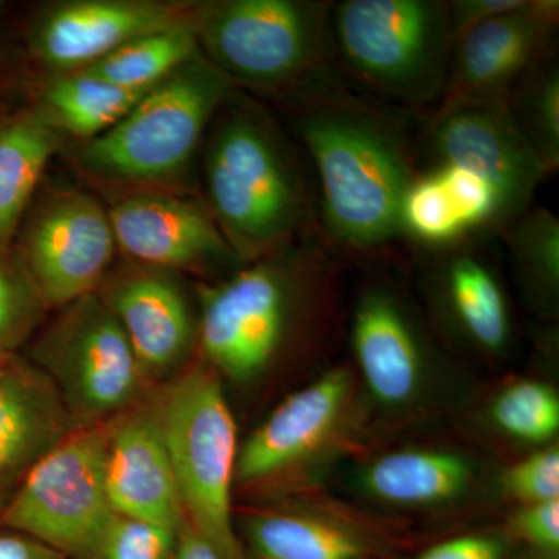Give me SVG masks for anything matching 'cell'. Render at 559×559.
<instances>
[{"label": "cell", "mask_w": 559, "mask_h": 559, "mask_svg": "<svg viewBox=\"0 0 559 559\" xmlns=\"http://www.w3.org/2000/svg\"><path fill=\"white\" fill-rule=\"evenodd\" d=\"M297 134L314 171L326 245L360 255L401 238L400 209L418 175L403 124L340 81L297 98Z\"/></svg>", "instance_id": "1"}, {"label": "cell", "mask_w": 559, "mask_h": 559, "mask_svg": "<svg viewBox=\"0 0 559 559\" xmlns=\"http://www.w3.org/2000/svg\"><path fill=\"white\" fill-rule=\"evenodd\" d=\"M210 134L205 205L235 255L252 263L318 230L299 160L266 114L237 102Z\"/></svg>", "instance_id": "2"}, {"label": "cell", "mask_w": 559, "mask_h": 559, "mask_svg": "<svg viewBox=\"0 0 559 559\" xmlns=\"http://www.w3.org/2000/svg\"><path fill=\"white\" fill-rule=\"evenodd\" d=\"M331 9L333 2L320 0L200 2L193 17L198 47L231 86L300 98L340 81Z\"/></svg>", "instance_id": "3"}, {"label": "cell", "mask_w": 559, "mask_h": 559, "mask_svg": "<svg viewBox=\"0 0 559 559\" xmlns=\"http://www.w3.org/2000/svg\"><path fill=\"white\" fill-rule=\"evenodd\" d=\"M231 90L200 51L146 92L116 127L80 143L76 168L102 187L178 190Z\"/></svg>", "instance_id": "4"}, {"label": "cell", "mask_w": 559, "mask_h": 559, "mask_svg": "<svg viewBox=\"0 0 559 559\" xmlns=\"http://www.w3.org/2000/svg\"><path fill=\"white\" fill-rule=\"evenodd\" d=\"M326 248L316 230L200 289L198 341L213 370L248 381L271 366L325 267Z\"/></svg>", "instance_id": "5"}, {"label": "cell", "mask_w": 559, "mask_h": 559, "mask_svg": "<svg viewBox=\"0 0 559 559\" xmlns=\"http://www.w3.org/2000/svg\"><path fill=\"white\" fill-rule=\"evenodd\" d=\"M334 61L407 108L443 100L454 33L444 0H344L331 9Z\"/></svg>", "instance_id": "6"}, {"label": "cell", "mask_w": 559, "mask_h": 559, "mask_svg": "<svg viewBox=\"0 0 559 559\" xmlns=\"http://www.w3.org/2000/svg\"><path fill=\"white\" fill-rule=\"evenodd\" d=\"M187 521L231 559H245L231 524V481L238 440L234 415L215 370L180 373L154 407Z\"/></svg>", "instance_id": "7"}, {"label": "cell", "mask_w": 559, "mask_h": 559, "mask_svg": "<svg viewBox=\"0 0 559 559\" xmlns=\"http://www.w3.org/2000/svg\"><path fill=\"white\" fill-rule=\"evenodd\" d=\"M28 360L53 382L79 428L130 411L146 380L119 320L97 293L62 307L33 342Z\"/></svg>", "instance_id": "8"}, {"label": "cell", "mask_w": 559, "mask_h": 559, "mask_svg": "<svg viewBox=\"0 0 559 559\" xmlns=\"http://www.w3.org/2000/svg\"><path fill=\"white\" fill-rule=\"evenodd\" d=\"M110 421L79 428L50 451L0 516L13 530L60 551L86 559L116 516L106 489Z\"/></svg>", "instance_id": "9"}, {"label": "cell", "mask_w": 559, "mask_h": 559, "mask_svg": "<svg viewBox=\"0 0 559 559\" xmlns=\"http://www.w3.org/2000/svg\"><path fill=\"white\" fill-rule=\"evenodd\" d=\"M117 252L105 204L73 187L33 200L13 246L47 308L97 293Z\"/></svg>", "instance_id": "10"}, {"label": "cell", "mask_w": 559, "mask_h": 559, "mask_svg": "<svg viewBox=\"0 0 559 559\" xmlns=\"http://www.w3.org/2000/svg\"><path fill=\"white\" fill-rule=\"evenodd\" d=\"M425 142L436 165L465 168L495 187L502 229L530 210L551 175L502 102L443 98L426 124Z\"/></svg>", "instance_id": "11"}, {"label": "cell", "mask_w": 559, "mask_h": 559, "mask_svg": "<svg viewBox=\"0 0 559 559\" xmlns=\"http://www.w3.org/2000/svg\"><path fill=\"white\" fill-rule=\"evenodd\" d=\"M117 250L157 270H207L242 263L204 201L178 190L102 187ZM246 264V263H242Z\"/></svg>", "instance_id": "12"}, {"label": "cell", "mask_w": 559, "mask_h": 559, "mask_svg": "<svg viewBox=\"0 0 559 559\" xmlns=\"http://www.w3.org/2000/svg\"><path fill=\"white\" fill-rule=\"evenodd\" d=\"M194 2L164 0H73L44 11L33 24L31 49L62 73L95 64L124 44L190 21Z\"/></svg>", "instance_id": "13"}, {"label": "cell", "mask_w": 559, "mask_h": 559, "mask_svg": "<svg viewBox=\"0 0 559 559\" xmlns=\"http://www.w3.org/2000/svg\"><path fill=\"white\" fill-rule=\"evenodd\" d=\"M559 22L557 0H525L471 28L452 47L443 98L506 103L511 91L554 53Z\"/></svg>", "instance_id": "14"}, {"label": "cell", "mask_w": 559, "mask_h": 559, "mask_svg": "<svg viewBox=\"0 0 559 559\" xmlns=\"http://www.w3.org/2000/svg\"><path fill=\"white\" fill-rule=\"evenodd\" d=\"M97 294L119 320L145 378L171 373L190 355L198 320L171 271L127 260L112 266Z\"/></svg>", "instance_id": "15"}, {"label": "cell", "mask_w": 559, "mask_h": 559, "mask_svg": "<svg viewBox=\"0 0 559 559\" xmlns=\"http://www.w3.org/2000/svg\"><path fill=\"white\" fill-rule=\"evenodd\" d=\"M106 489L114 513L179 532L186 510L156 412L131 409L110 421Z\"/></svg>", "instance_id": "16"}, {"label": "cell", "mask_w": 559, "mask_h": 559, "mask_svg": "<svg viewBox=\"0 0 559 559\" xmlns=\"http://www.w3.org/2000/svg\"><path fill=\"white\" fill-rule=\"evenodd\" d=\"M75 425L50 378L16 356L0 377V516L28 474Z\"/></svg>", "instance_id": "17"}, {"label": "cell", "mask_w": 559, "mask_h": 559, "mask_svg": "<svg viewBox=\"0 0 559 559\" xmlns=\"http://www.w3.org/2000/svg\"><path fill=\"white\" fill-rule=\"evenodd\" d=\"M349 377L331 370L297 390L272 412L238 452L235 477L242 484L270 479L318 452L340 426Z\"/></svg>", "instance_id": "18"}, {"label": "cell", "mask_w": 559, "mask_h": 559, "mask_svg": "<svg viewBox=\"0 0 559 559\" xmlns=\"http://www.w3.org/2000/svg\"><path fill=\"white\" fill-rule=\"evenodd\" d=\"M401 237L447 250L473 231L502 229L498 191L476 173L437 164L412 180L400 209Z\"/></svg>", "instance_id": "19"}, {"label": "cell", "mask_w": 559, "mask_h": 559, "mask_svg": "<svg viewBox=\"0 0 559 559\" xmlns=\"http://www.w3.org/2000/svg\"><path fill=\"white\" fill-rule=\"evenodd\" d=\"M353 349L364 380L381 403L400 406L414 399L425 370L417 329L389 290L369 289L356 307Z\"/></svg>", "instance_id": "20"}, {"label": "cell", "mask_w": 559, "mask_h": 559, "mask_svg": "<svg viewBox=\"0 0 559 559\" xmlns=\"http://www.w3.org/2000/svg\"><path fill=\"white\" fill-rule=\"evenodd\" d=\"M62 140L36 106L0 120V255L13 252L22 221Z\"/></svg>", "instance_id": "21"}, {"label": "cell", "mask_w": 559, "mask_h": 559, "mask_svg": "<svg viewBox=\"0 0 559 559\" xmlns=\"http://www.w3.org/2000/svg\"><path fill=\"white\" fill-rule=\"evenodd\" d=\"M473 479L469 463L447 451L392 452L371 463L364 484L374 498L403 507L457 498Z\"/></svg>", "instance_id": "22"}, {"label": "cell", "mask_w": 559, "mask_h": 559, "mask_svg": "<svg viewBox=\"0 0 559 559\" xmlns=\"http://www.w3.org/2000/svg\"><path fill=\"white\" fill-rule=\"evenodd\" d=\"M146 92L123 90L76 70L55 76L36 109L62 139L69 135L84 143L116 127Z\"/></svg>", "instance_id": "23"}, {"label": "cell", "mask_w": 559, "mask_h": 559, "mask_svg": "<svg viewBox=\"0 0 559 559\" xmlns=\"http://www.w3.org/2000/svg\"><path fill=\"white\" fill-rule=\"evenodd\" d=\"M443 290L452 318L477 347L500 352L510 337L506 294L491 267L466 250L447 249Z\"/></svg>", "instance_id": "24"}, {"label": "cell", "mask_w": 559, "mask_h": 559, "mask_svg": "<svg viewBox=\"0 0 559 559\" xmlns=\"http://www.w3.org/2000/svg\"><path fill=\"white\" fill-rule=\"evenodd\" d=\"M246 538L259 559H362L367 547L356 533L296 513L250 518Z\"/></svg>", "instance_id": "25"}, {"label": "cell", "mask_w": 559, "mask_h": 559, "mask_svg": "<svg viewBox=\"0 0 559 559\" xmlns=\"http://www.w3.org/2000/svg\"><path fill=\"white\" fill-rule=\"evenodd\" d=\"M193 17L140 36L83 70L123 90H153L200 53Z\"/></svg>", "instance_id": "26"}, {"label": "cell", "mask_w": 559, "mask_h": 559, "mask_svg": "<svg viewBox=\"0 0 559 559\" xmlns=\"http://www.w3.org/2000/svg\"><path fill=\"white\" fill-rule=\"evenodd\" d=\"M518 127L551 173L559 167V66L550 53L516 84L506 102Z\"/></svg>", "instance_id": "27"}, {"label": "cell", "mask_w": 559, "mask_h": 559, "mask_svg": "<svg viewBox=\"0 0 559 559\" xmlns=\"http://www.w3.org/2000/svg\"><path fill=\"white\" fill-rule=\"evenodd\" d=\"M511 255L536 289L554 296L559 283V219L550 210H527L502 229Z\"/></svg>", "instance_id": "28"}, {"label": "cell", "mask_w": 559, "mask_h": 559, "mask_svg": "<svg viewBox=\"0 0 559 559\" xmlns=\"http://www.w3.org/2000/svg\"><path fill=\"white\" fill-rule=\"evenodd\" d=\"M491 415L499 429L513 439L543 443L558 433V395L543 382H516L499 393Z\"/></svg>", "instance_id": "29"}, {"label": "cell", "mask_w": 559, "mask_h": 559, "mask_svg": "<svg viewBox=\"0 0 559 559\" xmlns=\"http://www.w3.org/2000/svg\"><path fill=\"white\" fill-rule=\"evenodd\" d=\"M46 310L16 255H0V364L16 358Z\"/></svg>", "instance_id": "30"}, {"label": "cell", "mask_w": 559, "mask_h": 559, "mask_svg": "<svg viewBox=\"0 0 559 559\" xmlns=\"http://www.w3.org/2000/svg\"><path fill=\"white\" fill-rule=\"evenodd\" d=\"M178 532L116 514L86 559H171Z\"/></svg>", "instance_id": "31"}, {"label": "cell", "mask_w": 559, "mask_h": 559, "mask_svg": "<svg viewBox=\"0 0 559 559\" xmlns=\"http://www.w3.org/2000/svg\"><path fill=\"white\" fill-rule=\"evenodd\" d=\"M503 489L511 498L530 503L559 499V452L557 448L536 452L510 466L502 477Z\"/></svg>", "instance_id": "32"}, {"label": "cell", "mask_w": 559, "mask_h": 559, "mask_svg": "<svg viewBox=\"0 0 559 559\" xmlns=\"http://www.w3.org/2000/svg\"><path fill=\"white\" fill-rule=\"evenodd\" d=\"M514 533L530 546L555 555L559 551V499L530 503L518 511Z\"/></svg>", "instance_id": "33"}, {"label": "cell", "mask_w": 559, "mask_h": 559, "mask_svg": "<svg viewBox=\"0 0 559 559\" xmlns=\"http://www.w3.org/2000/svg\"><path fill=\"white\" fill-rule=\"evenodd\" d=\"M525 0H451L450 20L454 43L471 28L521 9Z\"/></svg>", "instance_id": "34"}, {"label": "cell", "mask_w": 559, "mask_h": 559, "mask_svg": "<svg viewBox=\"0 0 559 559\" xmlns=\"http://www.w3.org/2000/svg\"><path fill=\"white\" fill-rule=\"evenodd\" d=\"M417 559H502V546L488 536H460L430 547Z\"/></svg>", "instance_id": "35"}, {"label": "cell", "mask_w": 559, "mask_h": 559, "mask_svg": "<svg viewBox=\"0 0 559 559\" xmlns=\"http://www.w3.org/2000/svg\"><path fill=\"white\" fill-rule=\"evenodd\" d=\"M0 559H68L60 551L13 530L0 527Z\"/></svg>", "instance_id": "36"}, {"label": "cell", "mask_w": 559, "mask_h": 559, "mask_svg": "<svg viewBox=\"0 0 559 559\" xmlns=\"http://www.w3.org/2000/svg\"><path fill=\"white\" fill-rule=\"evenodd\" d=\"M171 559H231L219 550L212 540L201 535L189 521L180 527L176 536L175 554Z\"/></svg>", "instance_id": "37"}, {"label": "cell", "mask_w": 559, "mask_h": 559, "mask_svg": "<svg viewBox=\"0 0 559 559\" xmlns=\"http://www.w3.org/2000/svg\"><path fill=\"white\" fill-rule=\"evenodd\" d=\"M7 364V362H5ZM5 364H0V377H2L3 373V367H5Z\"/></svg>", "instance_id": "38"}, {"label": "cell", "mask_w": 559, "mask_h": 559, "mask_svg": "<svg viewBox=\"0 0 559 559\" xmlns=\"http://www.w3.org/2000/svg\"><path fill=\"white\" fill-rule=\"evenodd\" d=\"M0 11H2V3H0Z\"/></svg>", "instance_id": "39"}]
</instances>
